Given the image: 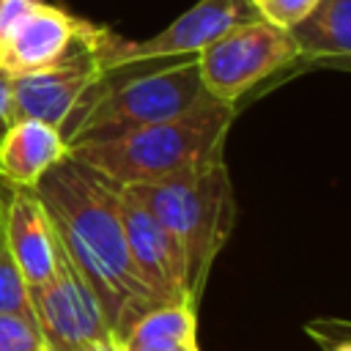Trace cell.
Listing matches in <instances>:
<instances>
[{
	"label": "cell",
	"mask_w": 351,
	"mask_h": 351,
	"mask_svg": "<svg viewBox=\"0 0 351 351\" xmlns=\"http://www.w3.org/2000/svg\"><path fill=\"white\" fill-rule=\"evenodd\" d=\"M118 189H126L181 244L189 269V291L195 302H200L211 263L236 225V197L225 159Z\"/></svg>",
	"instance_id": "cell-4"
},
{
	"label": "cell",
	"mask_w": 351,
	"mask_h": 351,
	"mask_svg": "<svg viewBox=\"0 0 351 351\" xmlns=\"http://www.w3.org/2000/svg\"><path fill=\"white\" fill-rule=\"evenodd\" d=\"M250 3L263 22L282 27V30H291L299 19H304L310 14V8L318 0H250Z\"/></svg>",
	"instance_id": "cell-17"
},
{
	"label": "cell",
	"mask_w": 351,
	"mask_h": 351,
	"mask_svg": "<svg viewBox=\"0 0 351 351\" xmlns=\"http://www.w3.org/2000/svg\"><path fill=\"white\" fill-rule=\"evenodd\" d=\"M41 351H47V348H41Z\"/></svg>",
	"instance_id": "cell-23"
},
{
	"label": "cell",
	"mask_w": 351,
	"mask_h": 351,
	"mask_svg": "<svg viewBox=\"0 0 351 351\" xmlns=\"http://www.w3.org/2000/svg\"><path fill=\"white\" fill-rule=\"evenodd\" d=\"M115 38L118 36L112 30L80 19L66 8L38 0L0 38V71L5 77L41 71L85 49L110 47Z\"/></svg>",
	"instance_id": "cell-6"
},
{
	"label": "cell",
	"mask_w": 351,
	"mask_h": 351,
	"mask_svg": "<svg viewBox=\"0 0 351 351\" xmlns=\"http://www.w3.org/2000/svg\"><path fill=\"white\" fill-rule=\"evenodd\" d=\"M38 0H0V38L16 25L22 14H27Z\"/></svg>",
	"instance_id": "cell-18"
},
{
	"label": "cell",
	"mask_w": 351,
	"mask_h": 351,
	"mask_svg": "<svg viewBox=\"0 0 351 351\" xmlns=\"http://www.w3.org/2000/svg\"><path fill=\"white\" fill-rule=\"evenodd\" d=\"M27 296L47 351H82L93 340L110 335L96 296L77 274L66 252L58 271L47 282L30 285Z\"/></svg>",
	"instance_id": "cell-7"
},
{
	"label": "cell",
	"mask_w": 351,
	"mask_h": 351,
	"mask_svg": "<svg viewBox=\"0 0 351 351\" xmlns=\"http://www.w3.org/2000/svg\"><path fill=\"white\" fill-rule=\"evenodd\" d=\"M3 206H5L8 247L22 271V280L27 282V288L47 282L63 261V244L58 239L47 206L41 203L33 186H14L5 181H3Z\"/></svg>",
	"instance_id": "cell-11"
},
{
	"label": "cell",
	"mask_w": 351,
	"mask_h": 351,
	"mask_svg": "<svg viewBox=\"0 0 351 351\" xmlns=\"http://www.w3.org/2000/svg\"><path fill=\"white\" fill-rule=\"evenodd\" d=\"M69 156V145L58 126L19 118L0 132V178L14 186H36L58 162Z\"/></svg>",
	"instance_id": "cell-12"
},
{
	"label": "cell",
	"mask_w": 351,
	"mask_h": 351,
	"mask_svg": "<svg viewBox=\"0 0 351 351\" xmlns=\"http://www.w3.org/2000/svg\"><path fill=\"white\" fill-rule=\"evenodd\" d=\"M118 214L126 236L132 263L159 304L195 302L189 291V269L181 244L162 228V222L145 211L126 189H118Z\"/></svg>",
	"instance_id": "cell-10"
},
{
	"label": "cell",
	"mask_w": 351,
	"mask_h": 351,
	"mask_svg": "<svg viewBox=\"0 0 351 351\" xmlns=\"http://www.w3.org/2000/svg\"><path fill=\"white\" fill-rule=\"evenodd\" d=\"M115 41L101 49H85L58 66L8 77L11 80V121L33 118V121H44L60 129L69 121V115L77 110V104L88 96V90L107 74L104 55L115 47Z\"/></svg>",
	"instance_id": "cell-9"
},
{
	"label": "cell",
	"mask_w": 351,
	"mask_h": 351,
	"mask_svg": "<svg viewBox=\"0 0 351 351\" xmlns=\"http://www.w3.org/2000/svg\"><path fill=\"white\" fill-rule=\"evenodd\" d=\"M82 351H126V343L118 337V335H104V337H99V340H93L90 346H85Z\"/></svg>",
	"instance_id": "cell-20"
},
{
	"label": "cell",
	"mask_w": 351,
	"mask_h": 351,
	"mask_svg": "<svg viewBox=\"0 0 351 351\" xmlns=\"http://www.w3.org/2000/svg\"><path fill=\"white\" fill-rule=\"evenodd\" d=\"M126 351H200V346H197V340H186V343L162 346V348H137V346H126Z\"/></svg>",
	"instance_id": "cell-21"
},
{
	"label": "cell",
	"mask_w": 351,
	"mask_h": 351,
	"mask_svg": "<svg viewBox=\"0 0 351 351\" xmlns=\"http://www.w3.org/2000/svg\"><path fill=\"white\" fill-rule=\"evenodd\" d=\"M33 189L52 217L66 258L96 296L110 332L123 340L132 324L159 302L132 263L118 214V186L66 156Z\"/></svg>",
	"instance_id": "cell-1"
},
{
	"label": "cell",
	"mask_w": 351,
	"mask_h": 351,
	"mask_svg": "<svg viewBox=\"0 0 351 351\" xmlns=\"http://www.w3.org/2000/svg\"><path fill=\"white\" fill-rule=\"evenodd\" d=\"M299 58L340 60L351 55V0H318L291 30Z\"/></svg>",
	"instance_id": "cell-13"
},
{
	"label": "cell",
	"mask_w": 351,
	"mask_h": 351,
	"mask_svg": "<svg viewBox=\"0 0 351 351\" xmlns=\"http://www.w3.org/2000/svg\"><path fill=\"white\" fill-rule=\"evenodd\" d=\"M44 340L33 318L0 313V351H41Z\"/></svg>",
	"instance_id": "cell-16"
},
{
	"label": "cell",
	"mask_w": 351,
	"mask_h": 351,
	"mask_svg": "<svg viewBox=\"0 0 351 351\" xmlns=\"http://www.w3.org/2000/svg\"><path fill=\"white\" fill-rule=\"evenodd\" d=\"M186 340H197V304L192 302H165L151 307L123 337L126 346L137 348H162Z\"/></svg>",
	"instance_id": "cell-14"
},
{
	"label": "cell",
	"mask_w": 351,
	"mask_h": 351,
	"mask_svg": "<svg viewBox=\"0 0 351 351\" xmlns=\"http://www.w3.org/2000/svg\"><path fill=\"white\" fill-rule=\"evenodd\" d=\"M208 99L195 55L132 63L107 71L60 126L66 145L110 140L145 123L173 118Z\"/></svg>",
	"instance_id": "cell-3"
},
{
	"label": "cell",
	"mask_w": 351,
	"mask_h": 351,
	"mask_svg": "<svg viewBox=\"0 0 351 351\" xmlns=\"http://www.w3.org/2000/svg\"><path fill=\"white\" fill-rule=\"evenodd\" d=\"M236 110L239 104L203 99L173 118L137 126L118 137L77 143L69 148V156L112 186L159 181L222 162Z\"/></svg>",
	"instance_id": "cell-2"
},
{
	"label": "cell",
	"mask_w": 351,
	"mask_h": 351,
	"mask_svg": "<svg viewBox=\"0 0 351 351\" xmlns=\"http://www.w3.org/2000/svg\"><path fill=\"white\" fill-rule=\"evenodd\" d=\"M197 74L208 99L239 104L258 82L302 60L288 30L252 19L225 30L197 55Z\"/></svg>",
	"instance_id": "cell-5"
},
{
	"label": "cell",
	"mask_w": 351,
	"mask_h": 351,
	"mask_svg": "<svg viewBox=\"0 0 351 351\" xmlns=\"http://www.w3.org/2000/svg\"><path fill=\"white\" fill-rule=\"evenodd\" d=\"M0 313H16V315H25V318H33L27 282L22 280V271L14 261V252H11L8 236H5L3 181H0Z\"/></svg>",
	"instance_id": "cell-15"
},
{
	"label": "cell",
	"mask_w": 351,
	"mask_h": 351,
	"mask_svg": "<svg viewBox=\"0 0 351 351\" xmlns=\"http://www.w3.org/2000/svg\"><path fill=\"white\" fill-rule=\"evenodd\" d=\"M332 351H351V343H348V340H340V343H337Z\"/></svg>",
	"instance_id": "cell-22"
},
{
	"label": "cell",
	"mask_w": 351,
	"mask_h": 351,
	"mask_svg": "<svg viewBox=\"0 0 351 351\" xmlns=\"http://www.w3.org/2000/svg\"><path fill=\"white\" fill-rule=\"evenodd\" d=\"M11 123V80L0 71V132Z\"/></svg>",
	"instance_id": "cell-19"
},
{
	"label": "cell",
	"mask_w": 351,
	"mask_h": 351,
	"mask_svg": "<svg viewBox=\"0 0 351 351\" xmlns=\"http://www.w3.org/2000/svg\"><path fill=\"white\" fill-rule=\"evenodd\" d=\"M252 19H261V16L250 0H200L192 8H186L181 16H176V22H170L154 38H145V41L118 38L115 47L104 55V69L112 71L132 63L189 58V55H197L214 38H219L225 30Z\"/></svg>",
	"instance_id": "cell-8"
}]
</instances>
